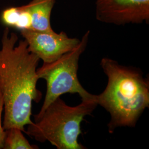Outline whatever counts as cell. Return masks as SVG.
<instances>
[{"mask_svg": "<svg viewBox=\"0 0 149 149\" xmlns=\"http://www.w3.org/2000/svg\"><path fill=\"white\" fill-rule=\"evenodd\" d=\"M40 59L31 52L24 39L4 29L0 45V91L4 101L3 127L17 128L23 132L31 124L32 104L39 102L42 93L37 88Z\"/></svg>", "mask_w": 149, "mask_h": 149, "instance_id": "6da1fadb", "label": "cell"}, {"mask_svg": "<svg viewBox=\"0 0 149 149\" xmlns=\"http://www.w3.org/2000/svg\"><path fill=\"white\" fill-rule=\"evenodd\" d=\"M101 66L108 79L106 87L96 95L98 105L109 113V133L120 127H135L149 107V80L138 68L127 66L103 58Z\"/></svg>", "mask_w": 149, "mask_h": 149, "instance_id": "7a4b0ae2", "label": "cell"}, {"mask_svg": "<svg viewBox=\"0 0 149 149\" xmlns=\"http://www.w3.org/2000/svg\"><path fill=\"white\" fill-rule=\"evenodd\" d=\"M95 98L82 100L75 106L68 105L58 98L34 120L24 132L40 143L48 141L58 149H85L78 141L82 134L81 123L98 106Z\"/></svg>", "mask_w": 149, "mask_h": 149, "instance_id": "3957f363", "label": "cell"}, {"mask_svg": "<svg viewBox=\"0 0 149 149\" xmlns=\"http://www.w3.org/2000/svg\"><path fill=\"white\" fill-rule=\"evenodd\" d=\"M90 35V31H87L73 50L53 62L43 63L38 68L39 79L46 81L47 91L37 115L42 114L54 101L66 93H77L82 101L95 98L96 95L89 93L81 85L77 76L80 56L85 51Z\"/></svg>", "mask_w": 149, "mask_h": 149, "instance_id": "277c9868", "label": "cell"}, {"mask_svg": "<svg viewBox=\"0 0 149 149\" xmlns=\"http://www.w3.org/2000/svg\"><path fill=\"white\" fill-rule=\"evenodd\" d=\"M96 19L124 26L149 22V0H96Z\"/></svg>", "mask_w": 149, "mask_h": 149, "instance_id": "5b68a950", "label": "cell"}, {"mask_svg": "<svg viewBox=\"0 0 149 149\" xmlns=\"http://www.w3.org/2000/svg\"><path fill=\"white\" fill-rule=\"evenodd\" d=\"M29 50L37 55L43 63H49L59 59L79 44L80 39L70 38L64 32H39L31 29L21 31Z\"/></svg>", "mask_w": 149, "mask_h": 149, "instance_id": "8992f818", "label": "cell"}, {"mask_svg": "<svg viewBox=\"0 0 149 149\" xmlns=\"http://www.w3.org/2000/svg\"><path fill=\"white\" fill-rule=\"evenodd\" d=\"M56 0H32L23 5L31 19V29L39 32L54 31L51 25V15Z\"/></svg>", "mask_w": 149, "mask_h": 149, "instance_id": "52a82bcc", "label": "cell"}, {"mask_svg": "<svg viewBox=\"0 0 149 149\" xmlns=\"http://www.w3.org/2000/svg\"><path fill=\"white\" fill-rule=\"evenodd\" d=\"M23 131L17 128L5 130L3 149H37V145L30 144L24 136Z\"/></svg>", "mask_w": 149, "mask_h": 149, "instance_id": "ba28073f", "label": "cell"}, {"mask_svg": "<svg viewBox=\"0 0 149 149\" xmlns=\"http://www.w3.org/2000/svg\"><path fill=\"white\" fill-rule=\"evenodd\" d=\"M4 110V101L2 95L0 91V149H3V141L5 135V130L3 127V121L2 120V113Z\"/></svg>", "mask_w": 149, "mask_h": 149, "instance_id": "9c48e42d", "label": "cell"}]
</instances>
